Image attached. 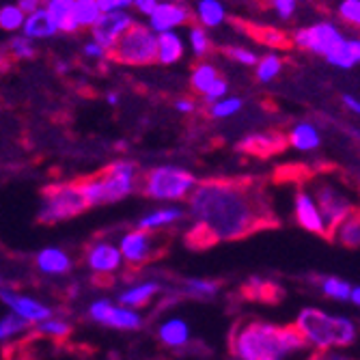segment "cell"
Masks as SVG:
<instances>
[{
    "label": "cell",
    "instance_id": "cell-1",
    "mask_svg": "<svg viewBox=\"0 0 360 360\" xmlns=\"http://www.w3.org/2000/svg\"><path fill=\"white\" fill-rule=\"evenodd\" d=\"M188 196L192 224H199L218 242L246 240L281 226L261 177H210L194 184Z\"/></svg>",
    "mask_w": 360,
    "mask_h": 360
},
{
    "label": "cell",
    "instance_id": "cell-2",
    "mask_svg": "<svg viewBox=\"0 0 360 360\" xmlns=\"http://www.w3.org/2000/svg\"><path fill=\"white\" fill-rule=\"evenodd\" d=\"M307 345L296 323L274 326L255 317H242L229 333V352L240 360H283Z\"/></svg>",
    "mask_w": 360,
    "mask_h": 360
},
{
    "label": "cell",
    "instance_id": "cell-3",
    "mask_svg": "<svg viewBox=\"0 0 360 360\" xmlns=\"http://www.w3.org/2000/svg\"><path fill=\"white\" fill-rule=\"evenodd\" d=\"M134 177H136V165L134 162H112L93 175H84L74 179L84 194L86 203L104 205V203H117L134 190Z\"/></svg>",
    "mask_w": 360,
    "mask_h": 360
},
{
    "label": "cell",
    "instance_id": "cell-4",
    "mask_svg": "<svg viewBox=\"0 0 360 360\" xmlns=\"http://www.w3.org/2000/svg\"><path fill=\"white\" fill-rule=\"evenodd\" d=\"M296 328L302 333L304 341L319 347H347L356 339V326L347 317L328 315L319 309H304L296 319Z\"/></svg>",
    "mask_w": 360,
    "mask_h": 360
},
{
    "label": "cell",
    "instance_id": "cell-5",
    "mask_svg": "<svg viewBox=\"0 0 360 360\" xmlns=\"http://www.w3.org/2000/svg\"><path fill=\"white\" fill-rule=\"evenodd\" d=\"M196 184L194 175L177 169V167H158L145 173H136L134 188L139 194L147 199H165V201H177L192 190Z\"/></svg>",
    "mask_w": 360,
    "mask_h": 360
},
{
    "label": "cell",
    "instance_id": "cell-6",
    "mask_svg": "<svg viewBox=\"0 0 360 360\" xmlns=\"http://www.w3.org/2000/svg\"><path fill=\"white\" fill-rule=\"evenodd\" d=\"M171 233H155L147 229H136L121 238V250L127 261V281H132L136 272L143 270V266L151 264L155 259H162L169 252L171 246Z\"/></svg>",
    "mask_w": 360,
    "mask_h": 360
},
{
    "label": "cell",
    "instance_id": "cell-7",
    "mask_svg": "<svg viewBox=\"0 0 360 360\" xmlns=\"http://www.w3.org/2000/svg\"><path fill=\"white\" fill-rule=\"evenodd\" d=\"M41 196H44V207L37 216L39 224H54V222L70 220L74 216L84 214L91 207L76 181L48 186L44 188Z\"/></svg>",
    "mask_w": 360,
    "mask_h": 360
},
{
    "label": "cell",
    "instance_id": "cell-8",
    "mask_svg": "<svg viewBox=\"0 0 360 360\" xmlns=\"http://www.w3.org/2000/svg\"><path fill=\"white\" fill-rule=\"evenodd\" d=\"M309 184L313 186V194H315L313 203H315V210H317V214L321 218V224H323V240L326 242H335L337 229L347 218V214L354 210V205L349 203V199L345 194H341L335 188V184L315 181V177Z\"/></svg>",
    "mask_w": 360,
    "mask_h": 360
},
{
    "label": "cell",
    "instance_id": "cell-9",
    "mask_svg": "<svg viewBox=\"0 0 360 360\" xmlns=\"http://www.w3.org/2000/svg\"><path fill=\"white\" fill-rule=\"evenodd\" d=\"M110 54L125 65H151L155 63V35L149 26L132 24Z\"/></svg>",
    "mask_w": 360,
    "mask_h": 360
},
{
    "label": "cell",
    "instance_id": "cell-10",
    "mask_svg": "<svg viewBox=\"0 0 360 360\" xmlns=\"http://www.w3.org/2000/svg\"><path fill=\"white\" fill-rule=\"evenodd\" d=\"M345 37L341 35V30L337 24L333 22H319V24H313L309 28H302L298 30L296 35H293V41H296L300 48L309 50V52H315V54H323L328 56Z\"/></svg>",
    "mask_w": 360,
    "mask_h": 360
},
{
    "label": "cell",
    "instance_id": "cell-11",
    "mask_svg": "<svg viewBox=\"0 0 360 360\" xmlns=\"http://www.w3.org/2000/svg\"><path fill=\"white\" fill-rule=\"evenodd\" d=\"M134 24L132 15L127 11H112V13H102L100 20L95 22L93 30V41L104 48L108 54L115 50L117 41L129 30V26Z\"/></svg>",
    "mask_w": 360,
    "mask_h": 360
},
{
    "label": "cell",
    "instance_id": "cell-12",
    "mask_svg": "<svg viewBox=\"0 0 360 360\" xmlns=\"http://www.w3.org/2000/svg\"><path fill=\"white\" fill-rule=\"evenodd\" d=\"M89 315L93 321L110 326V328H119V330H139L143 326L141 315H136L134 311H127V309H117L108 300L93 302L89 309Z\"/></svg>",
    "mask_w": 360,
    "mask_h": 360
},
{
    "label": "cell",
    "instance_id": "cell-13",
    "mask_svg": "<svg viewBox=\"0 0 360 360\" xmlns=\"http://www.w3.org/2000/svg\"><path fill=\"white\" fill-rule=\"evenodd\" d=\"M190 20V9L181 3H173V0H160L153 13L149 15V30L153 35L160 32H171Z\"/></svg>",
    "mask_w": 360,
    "mask_h": 360
},
{
    "label": "cell",
    "instance_id": "cell-14",
    "mask_svg": "<svg viewBox=\"0 0 360 360\" xmlns=\"http://www.w3.org/2000/svg\"><path fill=\"white\" fill-rule=\"evenodd\" d=\"M0 300H3L5 304H9L13 309V313L18 317H22L24 321H28V323H39V321H46V319L52 317L50 307H46L44 302L32 300V298L20 296V293H13L7 287L0 289Z\"/></svg>",
    "mask_w": 360,
    "mask_h": 360
},
{
    "label": "cell",
    "instance_id": "cell-15",
    "mask_svg": "<svg viewBox=\"0 0 360 360\" xmlns=\"http://www.w3.org/2000/svg\"><path fill=\"white\" fill-rule=\"evenodd\" d=\"M285 149H287V139L278 132L255 134L238 145V151H244V153L257 155V158H270V155L283 153Z\"/></svg>",
    "mask_w": 360,
    "mask_h": 360
},
{
    "label": "cell",
    "instance_id": "cell-16",
    "mask_svg": "<svg viewBox=\"0 0 360 360\" xmlns=\"http://www.w3.org/2000/svg\"><path fill=\"white\" fill-rule=\"evenodd\" d=\"M84 257H86L89 268L95 270V272H102V274H106V272L110 274V272H115L121 266L119 250L112 244H106V242L89 244Z\"/></svg>",
    "mask_w": 360,
    "mask_h": 360
},
{
    "label": "cell",
    "instance_id": "cell-17",
    "mask_svg": "<svg viewBox=\"0 0 360 360\" xmlns=\"http://www.w3.org/2000/svg\"><path fill=\"white\" fill-rule=\"evenodd\" d=\"M242 298L250 300V302H266V304H276L283 300V289L272 283V281H264L259 276H252L250 281H246L240 287Z\"/></svg>",
    "mask_w": 360,
    "mask_h": 360
},
{
    "label": "cell",
    "instance_id": "cell-18",
    "mask_svg": "<svg viewBox=\"0 0 360 360\" xmlns=\"http://www.w3.org/2000/svg\"><path fill=\"white\" fill-rule=\"evenodd\" d=\"M56 26L52 22V18L48 15V11L44 7H39L35 13H30L24 18V24H22V35L30 41L35 39H48V37H54L56 35Z\"/></svg>",
    "mask_w": 360,
    "mask_h": 360
},
{
    "label": "cell",
    "instance_id": "cell-19",
    "mask_svg": "<svg viewBox=\"0 0 360 360\" xmlns=\"http://www.w3.org/2000/svg\"><path fill=\"white\" fill-rule=\"evenodd\" d=\"M296 220L302 229L307 231L315 233V236H321L323 238V224H321V218L315 210V203L311 196L304 192V190H298L296 192Z\"/></svg>",
    "mask_w": 360,
    "mask_h": 360
},
{
    "label": "cell",
    "instance_id": "cell-20",
    "mask_svg": "<svg viewBox=\"0 0 360 360\" xmlns=\"http://www.w3.org/2000/svg\"><path fill=\"white\" fill-rule=\"evenodd\" d=\"M184 56V41L175 30L155 35V60L162 65H173Z\"/></svg>",
    "mask_w": 360,
    "mask_h": 360
},
{
    "label": "cell",
    "instance_id": "cell-21",
    "mask_svg": "<svg viewBox=\"0 0 360 360\" xmlns=\"http://www.w3.org/2000/svg\"><path fill=\"white\" fill-rule=\"evenodd\" d=\"M44 9L52 18L58 32H78L74 22V0H48Z\"/></svg>",
    "mask_w": 360,
    "mask_h": 360
},
{
    "label": "cell",
    "instance_id": "cell-22",
    "mask_svg": "<svg viewBox=\"0 0 360 360\" xmlns=\"http://www.w3.org/2000/svg\"><path fill=\"white\" fill-rule=\"evenodd\" d=\"M330 65L339 70H352L360 63V41L354 37V39H343L328 56H326Z\"/></svg>",
    "mask_w": 360,
    "mask_h": 360
},
{
    "label": "cell",
    "instance_id": "cell-23",
    "mask_svg": "<svg viewBox=\"0 0 360 360\" xmlns=\"http://www.w3.org/2000/svg\"><path fill=\"white\" fill-rule=\"evenodd\" d=\"M37 268L46 274H68L72 270V259L58 248H46L37 255Z\"/></svg>",
    "mask_w": 360,
    "mask_h": 360
},
{
    "label": "cell",
    "instance_id": "cell-24",
    "mask_svg": "<svg viewBox=\"0 0 360 360\" xmlns=\"http://www.w3.org/2000/svg\"><path fill=\"white\" fill-rule=\"evenodd\" d=\"M196 18L201 22V28H216L224 22L226 11L220 0H199V5H196Z\"/></svg>",
    "mask_w": 360,
    "mask_h": 360
},
{
    "label": "cell",
    "instance_id": "cell-25",
    "mask_svg": "<svg viewBox=\"0 0 360 360\" xmlns=\"http://www.w3.org/2000/svg\"><path fill=\"white\" fill-rule=\"evenodd\" d=\"M220 285H222V281L188 278V281H184V287L179 289V293L181 296H188V298H196V300H210L218 293Z\"/></svg>",
    "mask_w": 360,
    "mask_h": 360
},
{
    "label": "cell",
    "instance_id": "cell-26",
    "mask_svg": "<svg viewBox=\"0 0 360 360\" xmlns=\"http://www.w3.org/2000/svg\"><path fill=\"white\" fill-rule=\"evenodd\" d=\"M158 337H160L162 343L169 345V347H181L188 341V326L181 319H169V321H165L160 326Z\"/></svg>",
    "mask_w": 360,
    "mask_h": 360
},
{
    "label": "cell",
    "instance_id": "cell-27",
    "mask_svg": "<svg viewBox=\"0 0 360 360\" xmlns=\"http://www.w3.org/2000/svg\"><path fill=\"white\" fill-rule=\"evenodd\" d=\"M335 238H339L345 248H352V250L358 248V244H360V216H358V207H354L347 214V218L337 229Z\"/></svg>",
    "mask_w": 360,
    "mask_h": 360
},
{
    "label": "cell",
    "instance_id": "cell-28",
    "mask_svg": "<svg viewBox=\"0 0 360 360\" xmlns=\"http://www.w3.org/2000/svg\"><path fill=\"white\" fill-rule=\"evenodd\" d=\"M289 143L300 151H311V149L319 147V132L311 123H298L291 129Z\"/></svg>",
    "mask_w": 360,
    "mask_h": 360
},
{
    "label": "cell",
    "instance_id": "cell-29",
    "mask_svg": "<svg viewBox=\"0 0 360 360\" xmlns=\"http://www.w3.org/2000/svg\"><path fill=\"white\" fill-rule=\"evenodd\" d=\"M160 291V285L158 283H143L134 289H129L125 293H121L119 296V302L121 304H127V307H147L149 300L155 296V293Z\"/></svg>",
    "mask_w": 360,
    "mask_h": 360
},
{
    "label": "cell",
    "instance_id": "cell-30",
    "mask_svg": "<svg viewBox=\"0 0 360 360\" xmlns=\"http://www.w3.org/2000/svg\"><path fill=\"white\" fill-rule=\"evenodd\" d=\"M102 11L97 7V0H74V22L80 28H93L100 20Z\"/></svg>",
    "mask_w": 360,
    "mask_h": 360
},
{
    "label": "cell",
    "instance_id": "cell-31",
    "mask_svg": "<svg viewBox=\"0 0 360 360\" xmlns=\"http://www.w3.org/2000/svg\"><path fill=\"white\" fill-rule=\"evenodd\" d=\"M313 283H319L321 291L328 298H335V300H341V302L349 300V291H352L349 283H345V281H341L337 276H323V278L313 276Z\"/></svg>",
    "mask_w": 360,
    "mask_h": 360
},
{
    "label": "cell",
    "instance_id": "cell-32",
    "mask_svg": "<svg viewBox=\"0 0 360 360\" xmlns=\"http://www.w3.org/2000/svg\"><path fill=\"white\" fill-rule=\"evenodd\" d=\"M181 218H184V212H179V210H162V212H155V214H149L147 218H143L139 222V229H147V231H153V229L167 226V224L177 222Z\"/></svg>",
    "mask_w": 360,
    "mask_h": 360
},
{
    "label": "cell",
    "instance_id": "cell-33",
    "mask_svg": "<svg viewBox=\"0 0 360 360\" xmlns=\"http://www.w3.org/2000/svg\"><path fill=\"white\" fill-rule=\"evenodd\" d=\"M216 78H218V72H216L214 65L201 63L199 68H196V70L192 72L190 84H192V89H194L196 93H205V91L210 89V84H212Z\"/></svg>",
    "mask_w": 360,
    "mask_h": 360
},
{
    "label": "cell",
    "instance_id": "cell-34",
    "mask_svg": "<svg viewBox=\"0 0 360 360\" xmlns=\"http://www.w3.org/2000/svg\"><path fill=\"white\" fill-rule=\"evenodd\" d=\"M283 70V63L276 54H268L261 60H257V80L259 82H270L274 80Z\"/></svg>",
    "mask_w": 360,
    "mask_h": 360
},
{
    "label": "cell",
    "instance_id": "cell-35",
    "mask_svg": "<svg viewBox=\"0 0 360 360\" xmlns=\"http://www.w3.org/2000/svg\"><path fill=\"white\" fill-rule=\"evenodd\" d=\"M24 18L26 15L18 9V5H5V7H0V28L7 30V32L22 30Z\"/></svg>",
    "mask_w": 360,
    "mask_h": 360
},
{
    "label": "cell",
    "instance_id": "cell-36",
    "mask_svg": "<svg viewBox=\"0 0 360 360\" xmlns=\"http://www.w3.org/2000/svg\"><path fill=\"white\" fill-rule=\"evenodd\" d=\"M35 335L52 337L54 341H60V339H68L72 335V326L65 323V321H58V319H52V321H44L41 326H37Z\"/></svg>",
    "mask_w": 360,
    "mask_h": 360
},
{
    "label": "cell",
    "instance_id": "cell-37",
    "mask_svg": "<svg viewBox=\"0 0 360 360\" xmlns=\"http://www.w3.org/2000/svg\"><path fill=\"white\" fill-rule=\"evenodd\" d=\"M188 37H190V48H192L194 56H205V54H207V50H210V39H207L205 28H201V26H192L190 32H188Z\"/></svg>",
    "mask_w": 360,
    "mask_h": 360
},
{
    "label": "cell",
    "instance_id": "cell-38",
    "mask_svg": "<svg viewBox=\"0 0 360 360\" xmlns=\"http://www.w3.org/2000/svg\"><path fill=\"white\" fill-rule=\"evenodd\" d=\"M26 328H28V321H24V319L18 317L15 313H13V315H7V317L0 319V341H5V339H9L11 335L22 333V330H26Z\"/></svg>",
    "mask_w": 360,
    "mask_h": 360
},
{
    "label": "cell",
    "instance_id": "cell-39",
    "mask_svg": "<svg viewBox=\"0 0 360 360\" xmlns=\"http://www.w3.org/2000/svg\"><path fill=\"white\" fill-rule=\"evenodd\" d=\"M9 50L15 58H32L35 56V44H32L30 39H26L24 35H18L9 41Z\"/></svg>",
    "mask_w": 360,
    "mask_h": 360
},
{
    "label": "cell",
    "instance_id": "cell-40",
    "mask_svg": "<svg viewBox=\"0 0 360 360\" xmlns=\"http://www.w3.org/2000/svg\"><path fill=\"white\" fill-rule=\"evenodd\" d=\"M240 108H242V100H238V97H229V100H220L212 106V117L224 119V117H231V115L240 112Z\"/></svg>",
    "mask_w": 360,
    "mask_h": 360
},
{
    "label": "cell",
    "instance_id": "cell-41",
    "mask_svg": "<svg viewBox=\"0 0 360 360\" xmlns=\"http://www.w3.org/2000/svg\"><path fill=\"white\" fill-rule=\"evenodd\" d=\"M339 15L343 22L358 26L360 24V0H343L339 5Z\"/></svg>",
    "mask_w": 360,
    "mask_h": 360
},
{
    "label": "cell",
    "instance_id": "cell-42",
    "mask_svg": "<svg viewBox=\"0 0 360 360\" xmlns=\"http://www.w3.org/2000/svg\"><path fill=\"white\" fill-rule=\"evenodd\" d=\"M226 89H229L226 80L218 76V78H216V80H214V82L210 84V89H207V91L203 93V95H205V102H210V104L214 102V104H216L218 100H222V97H224Z\"/></svg>",
    "mask_w": 360,
    "mask_h": 360
},
{
    "label": "cell",
    "instance_id": "cell-43",
    "mask_svg": "<svg viewBox=\"0 0 360 360\" xmlns=\"http://www.w3.org/2000/svg\"><path fill=\"white\" fill-rule=\"evenodd\" d=\"M270 3H272V9L276 11V15L283 20H289L298 9V0H270Z\"/></svg>",
    "mask_w": 360,
    "mask_h": 360
},
{
    "label": "cell",
    "instance_id": "cell-44",
    "mask_svg": "<svg viewBox=\"0 0 360 360\" xmlns=\"http://www.w3.org/2000/svg\"><path fill=\"white\" fill-rule=\"evenodd\" d=\"M134 0H97V7L102 13H112V11H127L132 7Z\"/></svg>",
    "mask_w": 360,
    "mask_h": 360
},
{
    "label": "cell",
    "instance_id": "cell-45",
    "mask_svg": "<svg viewBox=\"0 0 360 360\" xmlns=\"http://www.w3.org/2000/svg\"><path fill=\"white\" fill-rule=\"evenodd\" d=\"M226 54L231 56L233 60H238V63H242V65H257V56H255V52H250V50H244V48H229L226 50Z\"/></svg>",
    "mask_w": 360,
    "mask_h": 360
},
{
    "label": "cell",
    "instance_id": "cell-46",
    "mask_svg": "<svg viewBox=\"0 0 360 360\" xmlns=\"http://www.w3.org/2000/svg\"><path fill=\"white\" fill-rule=\"evenodd\" d=\"M158 3H160V0H134V7H136V11L141 13V15H151L153 13V9L158 7Z\"/></svg>",
    "mask_w": 360,
    "mask_h": 360
},
{
    "label": "cell",
    "instance_id": "cell-47",
    "mask_svg": "<svg viewBox=\"0 0 360 360\" xmlns=\"http://www.w3.org/2000/svg\"><path fill=\"white\" fill-rule=\"evenodd\" d=\"M106 50L104 48H100L95 41H89L86 46H84V56H89V58H95V60H102V58H106Z\"/></svg>",
    "mask_w": 360,
    "mask_h": 360
},
{
    "label": "cell",
    "instance_id": "cell-48",
    "mask_svg": "<svg viewBox=\"0 0 360 360\" xmlns=\"http://www.w3.org/2000/svg\"><path fill=\"white\" fill-rule=\"evenodd\" d=\"M307 360H354V358H347V356H341V354H335V352L319 349V352H315L313 356H309Z\"/></svg>",
    "mask_w": 360,
    "mask_h": 360
},
{
    "label": "cell",
    "instance_id": "cell-49",
    "mask_svg": "<svg viewBox=\"0 0 360 360\" xmlns=\"http://www.w3.org/2000/svg\"><path fill=\"white\" fill-rule=\"evenodd\" d=\"M39 7H41V0H18V9H20L24 15L35 13Z\"/></svg>",
    "mask_w": 360,
    "mask_h": 360
},
{
    "label": "cell",
    "instance_id": "cell-50",
    "mask_svg": "<svg viewBox=\"0 0 360 360\" xmlns=\"http://www.w3.org/2000/svg\"><path fill=\"white\" fill-rule=\"evenodd\" d=\"M261 39L268 41V44H281L283 35H281V32H276V30H266L264 35H261Z\"/></svg>",
    "mask_w": 360,
    "mask_h": 360
},
{
    "label": "cell",
    "instance_id": "cell-51",
    "mask_svg": "<svg viewBox=\"0 0 360 360\" xmlns=\"http://www.w3.org/2000/svg\"><path fill=\"white\" fill-rule=\"evenodd\" d=\"M343 104L347 106V108H352V112H360V106H358V102H356V97H352V95H343Z\"/></svg>",
    "mask_w": 360,
    "mask_h": 360
},
{
    "label": "cell",
    "instance_id": "cell-52",
    "mask_svg": "<svg viewBox=\"0 0 360 360\" xmlns=\"http://www.w3.org/2000/svg\"><path fill=\"white\" fill-rule=\"evenodd\" d=\"M175 106H177L179 112H192L194 110V102H190V100H179Z\"/></svg>",
    "mask_w": 360,
    "mask_h": 360
},
{
    "label": "cell",
    "instance_id": "cell-53",
    "mask_svg": "<svg viewBox=\"0 0 360 360\" xmlns=\"http://www.w3.org/2000/svg\"><path fill=\"white\" fill-rule=\"evenodd\" d=\"M349 296H352V302H354V304H358V302H360V289H358V287H352Z\"/></svg>",
    "mask_w": 360,
    "mask_h": 360
},
{
    "label": "cell",
    "instance_id": "cell-54",
    "mask_svg": "<svg viewBox=\"0 0 360 360\" xmlns=\"http://www.w3.org/2000/svg\"><path fill=\"white\" fill-rule=\"evenodd\" d=\"M117 102H119V95H117V93H108V104L115 106Z\"/></svg>",
    "mask_w": 360,
    "mask_h": 360
},
{
    "label": "cell",
    "instance_id": "cell-55",
    "mask_svg": "<svg viewBox=\"0 0 360 360\" xmlns=\"http://www.w3.org/2000/svg\"><path fill=\"white\" fill-rule=\"evenodd\" d=\"M0 285H3V276H0Z\"/></svg>",
    "mask_w": 360,
    "mask_h": 360
}]
</instances>
